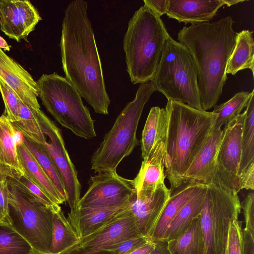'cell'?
I'll use <instances>...</instances> for the list:
<instances>
[{
	"label": "cell",
	"mask_w": 254,
	"mask_h": 254,
	"mask_svg": "<svg viewBox=\"0 0 254 254\" xmlns=\"http://www.w3.org/2000/svg\"><path fill=\"white\" fill-rule=\"evenodd\" d=\"M87 8L86 1L73 0L65 8L60 44L63 68L94 111L108 115L110 99Z\"/></svg>",
	"instance_id": "obj_1"
},
{
	"label": "cell",
	"mask_w": 254,
	"mask_h": 254,
	"mask_svg": "<svg viewBox=\"0 0 254 254\" xmlns=\"http://www.w3.org/2000/svg\"><path fill=\"white\" fill-rule=\"evenodd\" d=\"M234 21L227 16L215 22L185 26L177 39L189 50L197 74L202 110L217 105L227 79L226 68L236 44Z\"/></svg>",
	"instance_id": "obj_2"
},
{
	"label": "cell",
	"mask_w": 254,
	"mask_h": 254,
	"mask_svg": "<svg viewBox=\"0 0 254 254\" xmlns=\"http://www.w3.org/2000/svg\"><path fill=\"white\" fill-rule=\"evenodd\" d=\"M165 109V173L172 190L182 183L184 174L209 137L218 115L171 100Z\"/></svg>",
	"instance_id": "obj_3"
},
{
	"label": "cell",
	"mask_w": 254,
	"mask_h": 254,
	"mask_svg": "<svg viewBox=\"0 0 254 254\" xmlns=\"http://www.w3.org/2000/svg\"><path fill=\"white\" fill-rule=\"evenodd\" d=\"M161 18L143 5L129 20L123 40L127 69L133 84L152 79L169 37Z\"/></svg>",
	"instance_id": "obj_4"
},
{
	"label": "cell",
	"mask_w": 254,
	"mask_h": 254,
	"mask_svg": "<svg viewBox=\"0 0 254 254\" xmlns=\"http://www.w3.org/2000/svg\"><path fill=\"white\" fill-rule=\"evenodd\" d=\"M155 91L150 81L140 84L134 99L121 112L93 153L91 164L95 172H117L121 161L131 153L138 143L136 131L143 108Z\"/></svg>",
	"instance_id": "obj_5"
},
{
	"label": "cell",
	"mask_w": 254,
	"mask_h": 254,
	"mask_svg": "<svg viewBox=\"0 0 254 254\" xmlns=\"http://www.w3.org/2000/svg\"><path fill=\"white\" fill-rule=\"evenodd\" d=\"M156 91L168 100L202 110L196 67L188 49L170 35L155 74L150 81Z\"/></svg>",
	"instance_id": "obj_6"
},
{
	"label": "cell",
	"mask_w": 254,
	"mask_h": 254,
	"mask_svg": "<svg viewBox=\"0 0 254 254\" xmlns=\"http://www.w3.org/2000/svg\"><path fill=\"white\" fill-rule=\"evenodd\" d=\"M37 83L43 105L59 123L79 137L91 139L96 136L89 111L66 78L56 72L43 74Z\"/></svg>",
	"instance_id": "obj_7"
},
{
	"label": "cell",
	"mask_w": 254,
	"mask_h": 254,
	"mask_svg": "<svg viewBox=\"0 0 254 254\" xmlns=\"http://www.w3.org/2000/svg\"><path fill=\"white\" fill-rule=\"evenodd\" d=\"M8 200L12 209V227L41 253L50 254L53 209L31 195L11 175L7 174Z\"/></svg>",
	"instance_id": "obj_8"
},
{
	"label": "cell",
	"mask_w": 254,
	"mask_h": 254,
	"mask_svg": "<svg viewBox=\"0 0 254 254\" xmlns=\"http://www.w3.org/2000/svg\"><path fill=\"white\" fill-rule=\"evenodd\" d=\"M206 185L200 217L206 254H224L230 225L241 211L238 192L220 183Z\"/></svg>",
	"instance_id": "obj_9"
},
{
	"label": "cell",
	"mask_w": 254,
	"mask_h": 254,
	"mask_svg": "<svg viewBox=\"0 0 254 254\" xmlns=\"http://www.w3.org/2000/svg\"><path fill=\"white\" fill-rule=\"evenodd\" d=\"M129 206L95 230L81 237L76 244L59 254H111L107 251L111 247L141 236Z\"/></svg>",
	"instance_id": "obj_10"
},
{
	"label": "cell",
	"mask_w": 254,
	"mask_h": 254,
	"mask_svg": "<svg viewBox=\"0 0 254 254\" xmlns=\"http://www.w3.org/2000/svg\"><path fill=\"white\" fill-rule=\"evenodd\" d=\"M38 119L46 137L43 144L53 159L62 178L70 210H75L80 199L81 186L77 173L65 146L61 132L53 122L40 110Z\"/></svg>",
	"instance_id": "obj_11"
},
{
	"label": "cell",
	"mask_w": 254,
	"mask_h": 254,
	"mask_svg": "<svg viewBox=\"0 0 254 254\" xmlns=\"http://www.w3.org/2000/svg\"><path fill=\"white\" fill-rule=\"evenodd\" d=\"M245 115L244 112L224 125L223 135L217 156L215 177L212 182L220 183L238 192L240 191L239 177L241 139Z\"/></svg>",
	"instance_id": "obj_12"
},
{
	"label": "cell",
	"mask_w": 254,
	"mask_h": 254,
	"mask_svg": "<svg viewBox=\"0 0 254 254\" xmlns=\"http://www.w3.org/2000/svg\"><path fill=\"white\" fill-rule=\"evenodd\" d=\"M90 186L80 198L77 207H106L127 204L136 193L133 180L117 172L99 173L91 176Z\"/></svg>",
	"instance_id": "obj_13"
},
{
	"label": "cell",
	"mask_w": 254,
	"mask_h": 254,
	"mask_svg": "<svg viewBox=\"0 0 254 254\" xmlns=\"http://www.w3.org/2000/svg\"><path fill=\"white\" fill-rule=\"evenodd\" d=\"M170 194L165 184L154 191L140 190L134 194L129 208L140 235L150 240Z\"/></svg>",
	"instance_id": "obj_14"
},
{
	"label": "cell",
	"mask_w": 254,
	"mask_h": 254,
	"mask_svg": "<svg viewBox=\"0 0 254 254\" xmlns=\"http://www.w3.org/2000/svg\"><path fill=\"white\" fill-rule=\"evenodd\" d=\"M0 78L9 85L25 104L40 109L37 82L20 64L0 49Z\"/></svg>",
	"instance_id": "obj_15"
},
{
	"label": "cell",
	"mask_w": 254,
	"mask_h": 254,
	"mask_svg": "<svg viewBox=\"0 0 254 254\" xmlns=\"http://www.w3.org/2000/svg\"><path fill=\"white\" fill-rule=\"evenodd\" d=\"M223 135L221 128L213 129L207 141L184 174L182 182L191 181L207 185L213 182L217 156Z\"/></svg>",
	"instance_id": "obj_16"
},
{
	"label": "cell",
	"mask_w": 254,
	"mask_h": 254,
	"mask_svg": "<svg viewBox=\"0 0 254 254\" xmlns=\"http://www.w3.org/2000/svg\"><path fill=\"white\" fill-rule=\"evenodd\" d=\"M224 5V0H168L166 14L179 22L195 24L209 22Z\"/></svg>",
	"instance_id": "obj_17"
},
{
	"label": "cell",
	"mask_w": 254,
	"mask_h": 254,
	"mask_svg": "<svg viewBox=\"0 0 254 254\" xmlns=\"http://www.w3.org/2000/svg\"><path fill=\"white\" fill-rule=\"evenodd\" d=\"M205 184L191 181L182 182L171 190L170 197L154 228L150 241L164 240L168 227L180 209Z\"/></svg>",
	"instance_id": "obj_18"
},
{
	"label": "cell",
	"mask_w": 254,
	"mask_h": 254,
	"mask_svg": "<svg viewBox=\"0 0 254 254\" xmlns=\"http://www.w3.org/2000/svg\"><path fill=\"white\" fill-rule=\"evenodd\" d=\"M130 202L112 207H77L75 210H70L67 218L80 238L91 233L127 208Z\"/></svg>",
	"instance_id": "obj_19"
},
{
	"label": "cell",
	"mask_w": 254,
	"mask_h": 254,
	"mask_svg": "<svg viewBox=\"0 0 254 254\" xmlns=\"http://www.w3.org/2000/svg\"><path fill=\"white\" fill-rule=\"evenodd\" d=\"M165 146L159 142L149 157L143 160L139 171L133 179L136 191H154L165 184Z\"/></svg>",
	"instance_id": "obj_20"
},
{
	"label": "cell",
	"mask_w": 254,
	"mask_h": 254,
	"mask_svg": "<svg viewBox=\"0 0 254 254\" xmlns=\"http://www.w3.org/2000/svg\"><path fill=\"white\" fill-rule=\"evenodd\" d=\"M17 150L24 174L39 187L55 203L60 205L66 202V198L57 190L24 144L17 146Z\"/></svg>",
	"instance_id": "obj_21"
},
{
	"label": "cell",
	"mask_w": 254,
	"mask_h": 254,
	"mask_svg": "<svg viewBox=\"0 0 254 254\" xmlns=\"http://www.w3.org/2000/svg\"><path fill=\"white\" fill-rule=\"evenodd\" d=\"M253 31L244 30L237 33L234 50L228 61L226 73L235 75L245 69L254 75V41Z\"/></svg>",
	"instance_id": "obj_22"
},
{
	"label": "cell",
	"mask_w": 254,
	"mask_h": 254,
	"mask_svg": "<svg viewBox=\"0 0 254 254\" xmlns=\"http://www.w3.org/2000/svg\"><path fill=\"white\" fill-rule=\"evenodd\" d=\"M167 243L171 254H206L200 215L184 232Z\"/></svg>",
	"instance_id": "obj_23"
},
{
	"label": "cell",
	"mask_w": 254,
	"mask_h": 254,
	"mask_svg": "<svg viewBox=\"0 0 254 254\" xmlns=\"http://www.w3.org/2000/svg\"><path fill=\"white\" fill-rule=\"evenodd\" d=\"M166 122L165 108L152 107L142 133L141 150L143 160H146L157 144L163 141Z\"/></svg>",
	"instance_id": "obj_24"
},
{
	"label": "cell",
	"mask_w": 254,
	"mask_h": 254,
	"mask_svg": "<svg viewBox=\"0 0 254 254\" xmlns=\"http://www.w3.org/2000/svg\"><path fill=\"white\" fill-rule=\"evenodd\" d=\"M205 185L185 205L170 223L164 240L175 239L184 232L201 212L206 192Z\"/></svg>",
	"instance_id": "obj_25"
},
{
	"label": "cell",
	"mask_w": 254,
	"mask_h": 254,
	"mask_svg": "<svg viewBox=\"0 0 254 254\" xmlns=\"http://www.w3.org/2000/svg\"><path fill=\"white\" fill-rule=\"evenodd\" d=\"M79 240V235L62 209L54 212L50 254H59L76 244Z\"/></svg>",
	"instance_id": "obj_26"
},
{
	"label": "cell",
	"mask_w": 254,
	"mask_h": 254,
	"mask_svg": "<svg viewBox=\"0 0 254 254\" xmlns=\"http://www.w3.org/2000/svg\"><path fill=\"white\" fill-rule=\"evenodd\" d=\"M15 128L3 114L0 116V157L2 165L19 174H24L19 161L14 140Z\"/></svg>",
	"instance_id": "obj_27"
},
{
	"label": "cell",
	"mask_w": 254,
	"mask_h": 254,
	"mask_svg": "<svg viewBox=\"0 0 254 254\" xmlns=\"http://www.w3.org/2000/svg\"><path fill=\"white\" fill-rule=\"evenodd\" d=\"M244 112L245 115L241 139L239 176L248 167L254 164V92L250 97Z\"/></svg>",
	"instance_id": "obj_28"
},
{
	"label": "cell",
	"mask_w": 254,
	"mask_h": 254,
	"mask_svg": "<svg viewBox=\"0 0 254 254\" xmlns=\"http://www.w3.org/2000/svg\"><path fill=\"white\" fill-rule=\"evenodd\" d=\"M40 109H35L23 103H19L18 121L12 123L15 129L23 135L40 144H44L46 137L40 126L38 113Z\"/></svg>",
	"instance_id": "obj_29"
},
{
	"label": "cell",
	"mask_w": 254,
	"mask_h": 254,
	"mask_svg": "<svg viewBox=\"0 0 254 254\" xmlns=\"http://www.w3.org/2000/svg\"><path fill=\"white\" fill-rule=\"evenodd\" d=\"M24 145L33 155L57 190L67 199L61 174L48 151L43 145L32 141L24 135Z\"/></svg>",
	"instance_id": "obj_30"
},
{
	"label": "cell",
	"mask_w": 254,
	"mask_h": 254,
	"mask_svg": "<svg viewBox=\"0 0 254 254\" xmlns=\"http://www.w3.org/2000/svg\"><path fill=\"white\" fill-rule=\"evenodd\" d=\"M254 90L251 92L241 91L236 93L226 102L214 106L213 112L218 116L213 129H221L223 125L226 124L241 114L243 109L246 107Z\"/></svg>",
	"instance_id": "obj_31"
},
{
	"label": "cell",
	"mask_w": 254,
	"mask_h": 254,
	"mask_svg": "<svg viewBox=\"0 0 254 254\" xmlns=\"http://www.w3.org/2000/svg\"><path fill=\"white\" fill-rule=\"evenodd\" d=\"M0 29L9 38L26 40L14 0H0Z\"/></svg>",
	"instance_id": "obj_32"
},
{
	"label": "cell",
	"mask_w": 254,
	"mask_h": 254,
	"mask_svg": "<svg viewBox=\"0 0 254 254\" xmlns=\"http://www.w3.org/2000/svg\"><path fill=\"white\" fill-rule=\"evenodd\" d=\"M33 249L11 226L0 223V254H29Z\"/></svg>",
	"instance_id": "obj_33"
},
{
	"label": "cell",
	"mask_w": 254,
	"mask_h": 254,
	"mask_svg": "<svg viewBox=\"0 0 254 254\" xmlns=\"http://www.w3.org/2000/svg\"><path fill=\"white\" fill-rule=\"evenodd\" d=\"M20 22L23 28L25 39L32 32L42 18L31 2L29 0H14Z\"/></svg>",
	"instance_id": "obj_34"
},
{
	"label": "cell",
	"mask_w": 254,
	"mask_h": 254,
	"mask_svg": "<svg viewBox=\"0 0 254 254\" xmlns=\"http://www.w3.org/2000/svg\"><path fill=\"white\" fill-rule=\"evenodd\" d=\"M0 92L5 107L3 114L12 123L18 121L20 98L13 90L0 78Z\"/></svg>",
	"instance_id": "obj_35"
},
{
	"label": "cell",
	"mask_w": 254,
	"mask_h": 254,
	"mask_svg": "<svg viewBox=\"0 0 254 254\" xmlns=\"http://www.w3.org/2000/svg\"><path fill=\"white\" fill-rule=\"evenodd\" d=\"M10 175L32 196L46 206L53 209L61 207L37 185L32 182L24 174H19L11 170Z\"/></svg>",
	"instance_id": "obj_36"
},
{
	"label": "cell",
	"mask_w": 254,
	"mask_h": 254,
	"mask_svg": "<svg viewBox=\"0 0 254 254\" xmlns=\"http://www.w3.org/2000/svg\"><path fill=\"white\" fill-rule=\"evenodd\" d=\"M242 223L239 220L230 225L224 254H243Z\"/></svg>",
	"instance_id": "obj_37"
},
{
	"label": "cell",
	"mask_w": 254,
	"mask_h": 254,
	"mask_svg": "<svg viewBox=\"0 0 254 254\" xmlns=\"http://www.w3.org/2000/svg\"><path fill=\"white\" fill-rule=\"evenodd\" d=\"M7 168H0V216L5 224L12 226L8 203V187L7 181Z\"/></svg>",
	"instance_id": "obj_38"
},
{
	"label": "cell",
	"mask_w": 254,
	"mask_h": 254,
	"mask_svg": "<svg viewBox=\"0 0 254 254\" xmlns=\"http://www.w3.org/2000/svg\"><path fill=\"white\" fill-rule=\"evenodd\" d=\"M150 240L144 236H139L118 243L111 248L107 252L111 254H128L148 243Z\"/></svg>",
	"instance_id": "obj_39"
},
{
	"label": "cell",
	"mask_w": 254,
	"mask_h": 254,
	"mask_svg": "<svg viewBox=\"0 0 254 254\" xmlns=\"http://www.w3.org/2000/svg\"><path fill=\"white\" fill-rule=\"evenodd\" d=\"M245 219V229L254 234V193L249 192L241 203Z\"/></svg>",
	"instance_id": "obj_40"
},
{
	"label": "cell",
	"mask_w": 254,
	"mask_h": 254,
	"mask_svg": "<svg viewBox=\"0 0 254 254\" xmlns=\"http://www.w3.org/2000/svg\"><path fill=\"white\" fill-rule=\"evenodd\" d=\"M239 190H254V164L248 167L239 176Z\"/></svg>",
	"instance_id": "obj_41"
},
{
	"label": "cell",
	"mask_w": 254,
	"mask_h": 254,
	"mask_svg": "<svg viewBox=\"0 0 254 254\" xmlns=\"http://www.w3.org/2000/svg\"><path fill=\"white\" fill-rule=\"evenodd\" d=\"M144 5L154 11L160 17L166 13L168 0H144Z\"/></svg>",
	"instance_id": "obj_42"
},
{
	"label": "cell",
	"mask_w": 254,
	"mask_h": 254,
	"mask_svg": "<svg viewBox=\"0 0 254 254\" xmlns=\"http://www.w3.org/2000/svg\"><path fill=\"white\" fill-rule=\"evenodd\" d=\"M243 254H254V234L245 228L242 229Z\"/></svg>",
	"instance_id": "obj_43"
},
{
	"label": "cell",
	"mask_w": 254,
	"mask_h": 254,
	"mask_svg": "<svg viewBox=\"0 0 254 254\" xmlns=\"http://www.w3.org/2000/svg\"><path fill=\"white\" fill-rule=\"evenodd\" d=\"M154 243L155 245V248L150 254H171L168 248L167 241L161 240Z\"/></svg>",
	"instance_id": "obj_44"
},
{
	"label": "cell",
	"mask_w": 254,
	"mask_h": 254,
	"mask_svg": "<svg viewBox=\"0 0 254 254\" xmlns=\"http://www.w3.org/2000/svg\"><path fill=\"white\" fill-rule=\"evenodd\" d=\"M155 247V243L150 241L143 246L128 254H150L154 249Z\"/></svg>",
	"instance_id": "obj_45"
},
{
	"label": "cell",
	"mask_w": 254,
	"mask_h": 254,
	"mask_svg": "<svg viewBox=\"0 0 254 254\" xmlns=\"http://www.w3.org/2000/svg\"><path fill=\"white\" fill-rule=\"evenodd\" d=\"M13 136L16 146L24 144V136L23 134L20 131L15 128Z\"/></svg>",
	"instance_id": "obj_46"
},
{
	"label": "cell",
	"mask_w": 254,
	"mask_h": 254,
	"mask_svg": "<svg viewBox=\"0 0 254 254\" xmlns=\"http://www.w3.org/2000/svg\"><path fill=\"white\" fill-rule=\"evenodd\" d=\"M11 46L8 45L6 41L0 36V49L9 51Z\"/></svg>",
	"instance_id": "obj_47"
},
{
	"label": "cell",
	"mask_w": 254,
	"mask_h": 254,
	"mask_svg": "<svg viewBox=\"0 0 254 254\" xmlns=\"http://www.w3.org/2000/svg\"><path fill=\"white\" fill-rule=\"evenodd\" d=\"M225 5L229 7L240 2H243L245 0H224Z\"/></svg>",
	"instance_id": "obj_48"
},
{
	"label": "cell",
	"mask_w": 254,
	"mask_h": 254,
	"mask_svg": "<svg viewBox=\"0 0 254 254\" xmlns=\"http://www.w3.org/2000/svg\"><path fill=\"white\" fill-rule=\"evenodd\" d=\"M29 254H44V253H41L39 251H37L34 249H33V250Z\"/></svg>",
	"instance_id": "obj_49"
},
{
	"label": "cell",
	"mask_w": 254,
	"mask_h": 254,
	"mask_svg": "<svg viewBox=\"0 0 254 254\" xmlns=\"http://www.w3.org/2000/svg\"><path fill=\"white\" fill-rule=\"evenodd\" d=\"M2 167H4L2 165V162H1V159H0V168H2Z\"/></svg>",
	"instance_id": "obj_50"
},
{
	"label": "cell",
	"mask_w": 254,
	"mask_h": 254,
	"mask_svg": "<svg viewBox=\"0 0 254 254\" xmlns=\"http://www.w3.org/2000/svg\"><path fill=\"white\" fill-rule=\"evenodd\" d=\"M0 223H1V224H5L4 223H3L2 220H1V217H0Z\"/></svg>",
	"instance_id": "obj_51"
}]
</instances>
